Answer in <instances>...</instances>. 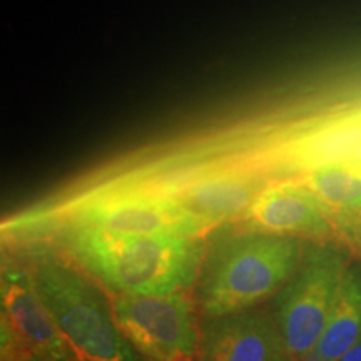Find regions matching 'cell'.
I'll return each mask as SVG.
<instances>
[{
  "mask_svg": "<svg viewBox=\"0 0 361 361\" xmlns=\"http://www.w3.org/2000/svg\"><path fill=\"white\" fill-rule=\"evenodd\" d=\"M340 361H361V343H358L353 350L348 351Z\"/></svg>",
  "mask_w": 361,
  "mask_h": 361,
  "instance_id": "4fadbf2b",
  "label": "cell"
},
{
  "mask_svg": "<svg viewBox=\"0 0 361 361\" xmlns=\"http://www.w3.org/2000/svg\"><path fill=\"white\" fill-rule=\"evenodd\" d=\"M301 239L245 228L218 233L206 246L196 306L202 319L258 308L296 273Z\"/></svg>",
  "mask_w": 361,
  "mask_h": 361,
  "instance_id": "7a4b0ae2",
  "label": "cell"
},
{
  "mask_svg": "<svg viewBox=\"0 0 361 361\" xmlns=\"http://www.w3.org/2000/svg\"><path fill=\"white\" fill-rule=\"evenodd\" d=\"M174 361H194V360H192V356H180V358L174 360Z\"/></svg>",
  "mask_w": 361,
  "mask_h": 361,
  "instance_id": "5bb4252c",
  "label": "cell"
},
{
  "mask_svg": "<svg viewBox=\"0 0 361 361\" xmlns=\"http://www.w3.org/2000/svg\"><path fill=\"white\" fill-rule=\"evenodd\" d=\"M348 268L345 251L333 243L316 241L305 247L296 273L273 298L271 308L290 358L301 361L313 350Z\"/></svg>",
  "mask_w": 361,
  "mask_h": 361,
  "instance_id": "277c9868",
  "label": "cell"
},
{
  "mask_svg": "<svg viewBox=\"0 0 361 361\" xmlns=\"http://www.w3.org/2000/svg\"><path fill=\"white\" fill-rule=\"evenodd\" d=\"M305 186L331 213H361V162L333 161L306 176Z\"/></svg>",
  "mask_w": 361,
  "mask_h": 361,
  "instance_id": "7c38bea8",
  "label": "cell"
},
{
  "mask_svg": "<svg viewBox=\"0 0 361 361\" xmlns=\"http://www.w3.org/2000/svg\"><path fill=\"white\" fill-rule=\"evenodd\" d=\"M66 246L94 281L117 295L186 293L200 278L201 238L123 234L71 226Z\"/></svg>",
  "mask_w": 361,
  "mask_h": 361,
  "instance_id": "6da1fadb",
  "label": "cell"
},
{
  "mask_svg": "<svg viewBox=\"0 0 361 361\" xmlns=\"http://www.w3.org/2000/svg\"><path fill=\"white\" fill-rule=\"evenodd\" d=\"M288 356L271 310L202 319L197 361H281Z\"/></svg>",
  "mask_w": 361,
  "mask_h": 361,
  "instance_id": "ba28073f",
  "label": "cell"
},
{
  "mask_svg": "<svg viewBox=\"0 0 361 361\" xmlns=\"http://www.w3.org/2000/svg\"><path fill=\"white\" fill-rule=\"evenodd\" d=\"M331 214L303 183H283L264 188L243 221L258 231L326 241L333 234Z\"/></svg>",
  "mask_w": 361,
  "mask_h": 361,
  "instance_id": "9c48e42d",
  "label": "cell"
},
{
  "mask_svg": "<svg viewBox=\"0 0 361 361\" xmlns=\"http://www.w3.org/2000/svg\"><path fill=\"white\" fill-rule=\"evenodd\" d=\"M361 343V269L350 266L324 329L301 361H340Z\"/></svg>",
  "mask_w": 361,
  "mask_h": 361,
  "instance_id": "8fae6325",
  "label": "cell"
},
{
  "mask_svg": "<svg viewBox=\"0 0 361 361\" xmlns=\"http://www.w3.org/2000/svg\"><path fill=\"white\" fill-rule=\"evenodd\" d=\"M281 361H296V360H293V358H290V356H286V358L281 360Z\"/></svg>",
  "mask_w": 361,
  "mask_h": 361,
  "instance_id": "9a60e30c",
  "label": "cell"
},
{
  "mask_svg": "<svg viewBox=\"0 0 361 361\" xmlns=\"http://www.w3.org/2000/svg\"><path fill=\"white\" fill-rule=\"evenodd\" d=\"M25 268L52 322L80 361H146L121 331L101 284L78 264L49 247H35Z\"/></svg>",
  "mask_w": 361,
  "mask_h": 361,
  "instance_id": "3957f363",
  "label": "cell"
},
{
  "mask_svg": "<svg viewBox=\"0 0 361 361\" xmlns=\"http://www.w3.org/2000/svg\"><path fill=\"white\" fill-rule=\"evenodd\" d=\"M2 323L35 361H80L47 313L24 264L4 256Z\"/></svg>",
  "mask_w": 361,
  "mask_h": 361,
  "instance_id": "52a82bcc",
  "label": "cell"
},
{
  "mask_svg": "<svg viewBox=\"0 0 361 361\" xmlns=\"http://www.w3.org/2000/svg\"><path fill=\"white\" fill-rule=\"evenodd\" d=\"M112 310L121 331L146 361H174L197 353L201 324L188 293L117 295Z\"/></svg>",
  "mask_w": 361,
  "mask_h": 361,
  "instance_id": "5b68a950",
  "label": "cell"
},
{
  "mask_svg": "<svg viewBox=\"0 0 361 361\" xmlns=\"http://www.w3.org/2000/svg\"><path fill=\"white\" fill-rule=\"evenodd\" d=\"M71 226L123 234L201 238L211 224L176 196L116 192L85 201L72 211Z\"/></svg>",
  "mask_w": 361,
  "mask_h": 361,
  "instance_id": "8992f818",
  "label": "cell"
},
{
  "mask_svg": "<svg viewBox=\"0 0 361 361\" xmlns=\"http://www.w3.org/2000/svg\"><path fill=\"white\" fill-rule=\"evenodd\" d=\"M259 179L245 174L211 176L192 183L174 196L211 226L243 218L263 191Z\"/></svg>",
  "mask_w": 361,
  "mask_h": 361,
  "instance_id": "30bf717a",
  "label": "cell"
}]
</instances>
